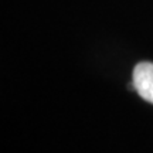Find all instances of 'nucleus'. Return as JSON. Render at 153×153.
Returning <instances> with one entry per match:
<instances>
[{
	"label": "nucleus",
	"instance_id": "f257e3e1",
	"mask_svg": "<svg viewBox=\"0 0 153 153\" xmlns=\"http://www.w3.org/2000/svg\"><path fill=\"white\" fill-rule=\"evenodd\" d=\"M132 84L139 97L153 104V62L143 61L133 68Z\"/></svg>",
	"mask_w": 153,
	"mask_h": 153
}]
</instances>
